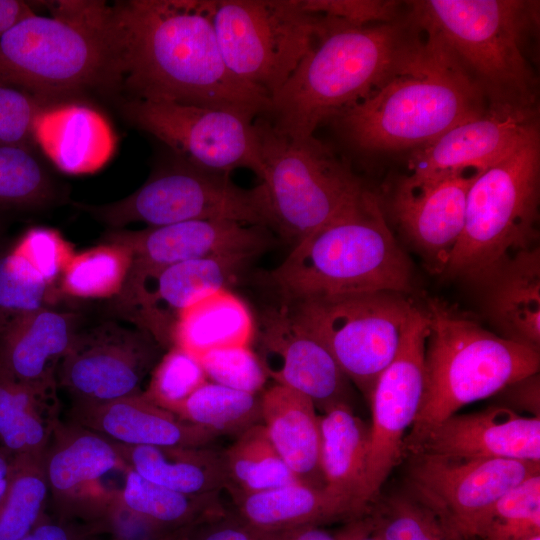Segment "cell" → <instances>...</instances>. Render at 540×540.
I'll use <instances>...</instances> for the list:
<instances>
[{
  "instance_id": "8",
  "label": "cell",
  "mask_w": 540,
  "mask_h": 540,
  "mask_svg": "<svg viewBox=\"0 0 540 540\" xmlns=\"http://www.w3.org/2000/svg\"><path fill=\"white\" fill-rule=\"evenodd\" d=\"M539 180V133L478 171L445 273L483 286L510 256L536 245Z\"/></svg>"
},
{
  "instance_id": "43",
  "label": "cell",
  "mask_w": 540,
  "mask_h": 540,
  "mask_svg": "<svg viewBox=\"0 0 540 540\" xmlns=\"http://www.w3.org/2000/svg\"><path fill=\"white\" fill-rule=\"evenodd\" d=\"M200 361L185 350L173 346L159 359L151 372L142 396L175 415L183 402L207 382Z\"/></svg>"
},
{
  "instance_id": "26",
  "label": "cell",
  "mask_w": 540,
  "mask_h": 540,
  "mask_svg": "<svg viewBox=\"0 0 540 540\" xmlns=\"http://www.w3.org/2000/svg\"><path fill=\"white\" fill-rule=\"evenodd\" d=\"M35 146L61 172L91 174L112 157L116 137L107 119L96 109L68 101L47 105L33 129Z\"/></svg>"
},
{
  "instance_id": "46",
  "label": "cell",
  "mask_w": 540,
  "mask_h": 540,
  "mask_svg": "<svg viewBox=\"0 0 540 540\" xmlns=\"http://www.w3.org/2000/svg\"><path fill=\"white\" fill-rule=\"evenodd\" d=\"M45 106L27 91L0 81V146L36 148L34 123Z\"/></svg>"
},
{
  "instance_id": "21",
  "label": "cell",
  "mask_w": 540,
  "mask_h": 540,
  "mask_svg": "<svg viewBox=\"0 0 540 540\" xmlns=\"http://www.w3.org/2000/svg\"><path fill=\"white\" fill-rule=\"evenodd\" d=\"M537 133L536 106L489 105L476 118L417 148L408 161L409 174L433 177L481 171Z\"/></svg>"
},
{
  "instance_id": "1",
  "label": "cell",
  "mask_w": 540,
  "mask_h": 540,
  "mask_svg": "<svg viewBox=\"0 0 540 540\" xmlns=\"http://www.w3.org/2000/svg\"><path fill=\"white\" fill-rule=\"evenodd\" d=\"M213 0H127L111 5L121 87L130 99L222 109L255 120L270 100L222 57Z\"/></svg>"
},
{
  "instance_id": "48",
  "label": "cell",
  "mask_w": 540,
  "mask_h": 540,
  "mask_svg": "<svg viewBox=\"0 0 540 540\" xmlns=\"http://www.w3.org/2000/svg\"><path fill=\"white\" fill-rule=\"evenodd\" d=\"M258 531L244 522L233 510L207 521L189 534L187 540H257Z\"/></svg>"
},
{
  "instance_id": "47",
  "label": "cell",
  "mask_w": 540,
  "mask_h": 540,
  "mask_svg": "<svg viewBox=\"0 0 540 540\" xmlns=\"http://www.w3.org/2000/svg\"><path fill=\"white\" fill-rule=\"evenodd\" d=\"M305 10L355 27L399 19L398 1L391 0H301Z\"/></svg>"
},
{
  "instance_id": "6",
  "label": "cell",
  "mask_w": 540,
  "mask_h": 540,
  "mask_svg": "<svg viewBox=\"0 0 540 540\" xmlns=\"http://www.w3.org/2000/svg\"><path fill=\"white\" fill-rule=\"evenodd\" d=\"M425 388L405 449L463 406L496 395L539 372L540 351L495 334L446 302L431 298Z\"/></svg>"
},
{
  "instance_id": "23",
  "label": "cell",
  "mask_w": 540,
  "mask_h": 540,
  "mask_svg": "<svg viewBox=\"0 0 540 540\" xmlns=\"http://www.w3.org/2000/svg\"><path fill=\"white\" fill-rule=\"evenodd\" d=\"M252 259L217 256L169 266L145 286L124 318L151 335L160 347L169 349L181 312L213 292L228 289Z\"/></svg>"
},
{
  "instance_id": "53",
  "label": "cell",
  "mask_w": 540,
  "mask_h": 540,
  "mask_svg": "<svg viewBox=\"0 0 540 540\" xmlns=\"http://www.w3.org/2000/svg\"><path fill=\"white\" fill-rule=\"evenodd\" d=\"M351 531L349 540H379L372 533V525L368 512L350 521Z\"/></svg>"
},
{
  "instance_id": "4",
  "label": "cell",
  "mask_w": 540,
  "mask_h": 540,
  "mask_svg": "<svg viewBox=\"0 0 540 540\" xmlns=\"http://www.w3.org/2000/svg\"><path fill=\"white\" fill-rule=\"evenodd\" d=\"M51 16L34 14L0 37V81L19 87L45 105L80 93L121 87L104 1H48Z\"/></svg>"
},
{
  "instance_id": "49",
  "label": "cell",
  "mask_w": 540,
  "mask_h": 540,
  "mask_svg": "<svg viewBox=\"0 0 540 540\" xmlns=\"http://www.w3.org/2000/svg\"><path fill=\"white\" fill-rule=\"evenodd\" d=\"M496 395L500 405L516 412H528L540 417V375L538 373L523 377L503 388Z\"/></svg>"
},
{
  "instance_id": "28",
  "label": "cell",
  "mask_w": 540,
  "mask_h": 540,
  "mask_svg": "<svg viewBox=\"0 0 540 540\" xmlns=\"http://www.w3.org/2000/svg\"><path fill=\"white\" fill-rule=\"evenodd\" d=\"M260 398L261 423L284 463L298 481L325 487L320 469L319 415L312 400L276 383Z\"/></svg>"
},
{
  "instance_id": "42",
  "label": "cell",
  "mask_w": 540,
  "mask_h": 540,
  "mask_svg": "<svg viewBox=\"0 0 540 540\" xmlns=\"http://www.w3.org/2000/svg\"><path fill=\"white\" fill-rule=\"evenodd\" d=\"M57 294L12 247L0 249V330L17 318L48 307Z\"/></svg>"
},
{
  "instance_id": "56",
  "label": "cell",
  "mask_w": 540,
  "mask_h": 540,
  "mask_svg": "<svg viewBox=\"0 0 540 540\" xmlns=\"http://www.w3.org/2000/svg\"><path fill=\"white\" fill-rule=\"evenodd\" d=\"M110 540H112V539H110Z\"/></svg>"
},
{
  "instance_id": "18",
  "label": "cell",
  "mask_w": 540,
  "mask_h": 540,
  "mask_svg": "<svg viewBox=\"0 0 540 540\" xmlns=\"http://www.w3.org/2000/svg\"><path fill=\"white\" fill-rule=\"evenodd\" d=\"M43 465L56 519L82 520L90 527L104 516L117 490L102 485V478L126 469L111 440L60 420L43 454Z\"/></svg>"
},
{
  "instance_id": "40",
  "label": "cell",
  "mask_w": 540,
  "mask_h": 540,
  "mask_svg": "<svg viewBox=\"0 0 540 540\" xmlns=\"http://www.w3.org/2000/svg\"><path fill=\"white\" fill-rule=\"evenodd\" d=\"M57 197L55 182L34 148L0 146V207L38 209Z\"/></svg>"
},
{
  "instance_id": "12",
  "label": "cell",
  "mask_w": 540,
  "mask_h": 540,
  "mask_svg": "<svg viewBox=\"0 0 540 540\" xmlns=\"http://www.w3.org/2000/svg\"><path fill=\"white\" fill-rule=\"evenodd\" d=\"M280 306L328 347L369 401L379 376L397 354L415 305L405 294L373 291Z\"/></svg>"
},
{
  "instance_id": "44",
  "label": "cell",
  "mask_w": 540,
  "mask_h": 540,
  "mask_svg": "<svg viewBox=\"0 0 540 540\" xmlns=\"http://www.w3.org/2000/svg\"><path fill=\"white\" fill-rule=\"evenodd\" d=\"M198 360L208 381L232 389L259 394L268 376L249 345L210 350Z\"/></svg>"
},
{
  "instance_id": "35",
  "label": "cell",
  "mask_w": 540,
  "mask_h": 540,
  "mask_svg": "<svg viewBox=\"0 0 540 540\" xmlns=\"http://www.w3.org/2000/svg\"><path fill=\"white\" fill-rule=\"evenodd\" d=\"M221 461L224 489L231 498L298 481L273 447L262 423L238 435L221 451Z\"/></svg>"
},
{
  "instance_id": "45",
  "label": "cell",
  "mask_w": 540,
  "mask_h": 540,
  "mask_svg": "<svg viewBox=\"0 0 540 540\" xmlns=\"http://www.w3.org/2000/svg\"><path fill=\"white\" fill-rule=\"evenodd\" d=\"M12 248L58 292L56 284L75 254L72 244L58 230L48 227L30 228Z\"/></svg>"
},
{
  "instance_id": "33",
  "label": "cell",
  "mask_w": 540,
  "mask_h": 540,
  "mask_svg": "<svg viewBox=\"0 0 540 540\" xmlns=\"http://www.w3.org/2000/svg\"><path fill=\"white\" fill-rule=\"evenodd\" d=\"M56 389L19 382L0 370V446L42 456L59 421Z\"/></svg>"
},
{
  "instance_id": "3",
  "label": "cell",
  "mask_w": 540,
  "mask_h": 540,
  "mask_svg": "<svg viewBox=\"0 0 540 540\" xmlns=\"http://www.w3.org/2000/svg\"><path fill=\"white\" fill-rule=\"evenodd\" d=\"M407 19L363 27L322 16L312 46L263 118L276 132L303 138L378 88L420 35Z\"/></svg>"
},
{
  "instance_id": "34",
  "label": "cell",
  "mask_w": 540,
  "mask_h": 540,
  "mask_svg": "<svg viewBox=\"0 0 540 540\" xmlns=\"http://www.w3.org/2000/svg\"><path fill=\"white\" fill-rule=\"evenodd\" d=\"M118 501L129 511L169 530L192 531L224 515L220 492L187 494L155 484L126 467Z\"/></svg>"
},
{
  "instance_id": "13",
  "label": "cell",
  "mask_w": 540,
  "mask_h": 540,
  "mask_svg": "<svg viewBox=\"0 0 540 540\" xmlns=\"http://www.w3.org/2000/svg\"><path fill=\"white\" fill-rule=\"evenodd\" d=\"M120 109L133 126L197 167L226 174L244 168L263 178L258 136L250 118L222 109L130 98Z\"/></svg>"
},
{
  "instance_id": "51",
  "label": "cell",
  "mask_w": 540,
  "mask_h": 540,
  "mask_svg": "<svg viewBox=\"0 0 540 540\" xmlns=\"http://www.w3.org/2000/svg\"><path fill=\"white\" fill-rule=\"evenodd\" d=\"M350 531V521L335 532L324 529L320 525H303L278 530L258 531L257 540H349Z\"/></svg>"
},
{
  "instance_id": "9",
  "label": "cell",
  "mask_w": 540,
  "mask_h": 540,
  "mask_svg": "<svg viewBox=\"0 0 540 540\" xmlns=\"http://www.w3.org/2000/svg\"><path fill=\"white\" fill-rule=\"evenodd\" d=\"M271 229L294 246L351 208L367 189L315 135L280 134L254 120Z\"/></svg>"
},
{
  "instance_id": "25",
  "label": "cell",
  "mask_w": 540,
  "mask_h": 540,
  "mask_svg": "<svg viewBox=\"0 0 540 540\" xmlns=\"http://www.w3.org/2000/svg\"><path fill=\"white\" fill-rule=\"evenodd\" d=\"M78 316L44 307L0 330V370L43 389L57 388L58 367L78 330Z\"/></svg>"
},
{
  "instance_id": "24",
  "label": "cell",
  "mask_w": 540,
  "mask_h": 540,
  "mask_svg": "<svg viewBox=\"0 0 540 540\" xmlns=\"http://www.w3.org/2000/svg\"><path fill=\"white\" fill-rule=\"evenodd\" d=\"M68 416L70 422L129 446L207 447L216 438L142 394L101 403L72 402Z\"/></svg>"
},
{
  "instance_id": "7",
  "label": "cell",
  "mask_w": 540,
  "mask_h": 540,
  "mask_svg": "<svg viewBox=\"0 0 540 540\" xmlns=\"http://www.w3.org/2000/svg\"><path fill=\"white\" fill-rule=\"evenodd\" d=\"M410 6L414 23L446 42L489 105L536 106V78L523 50L536 2L422 0Z\"/></svg>"
},
{
  "instance_id": "41",
  "label": "cell",
  "mask_w": 540,
  "mask_h": 540,
  "mask_svg": "<svg viewBox=\"0 0 540 540\" xmlns=\"http://www.w3.org/2000/svg\"><path fill=\"white\" fill-rule=\"evenodd\" d=\"M540 536V474L515 486L489 510L477 537L481 540H531Z\"/></svg>"
},
{
  "instance_id": "55",
  "label": "cell",
  "mask_w": 540,
  "mask_h": 540,
  "mask_svg": "<svg viewBox=\"0 0 540 540\" xmlns=\"http://www.w3.org/2000/svg\"><path fill=\"white\" fill-rule=\"evenodd\" d=\"M531 540H540V536H537V537H535V538H533Z\"/></svg>"
},
{
  "instance_id": "2",
  "label": "cell",
  "mask_w": 540,
  "mask_h": 540,
  "mask_svg": "<svg viewBox=\"0 0 540 540\" xmlns=\"http://www.w3.org/2000/svg\"><path fill=\"white\" fill-rule=\"evenodd\" d=\"M488 106L446 42L421 30L378 88L328 122L351 149L368 154L423 147Z\"/></svg>"
},
{
  "instance_id": "5",
  "label": "cell",
  "mask_w": 540,
  "mask_h": 540,
  "mask_svg": "<svg viewBox=\"0 0 540 540\" xmlns=\"http://www.w3.org/2000/svg\"><path fill=\"white\" fill-rule=\"evenodd\" d=\"M268 278L281 304L373 291L407 295L413 285L410 260L368 189L346 212L296 244Z\"/></svg>"
},
{
  "instance_id": "29",
  "label": "cell",
  "mask_w": 540,
  "mask_h": 540,
  "mask_svg": "<svg viewBox=\"0 0 540 540\" xmlns=\"http://www.w3.org/2000/svg\"><path fill=\"white\" fill-rule=\"evenodd\" d=\"M232 500L233 511L258 531L303 525L321 526L337 520L348 522L365 515L351 502L326 487H315L300 481Z\"/></svg>"
},
{
  "instance_id": "17",
  "label": "cell",
  "mask_w": 540,
  "mask_h": 540,
  "mask_svg": "<svg viewBox=\"0 0 540 540\" xmlns=\"http://www.w3.org/2000/svg\"><path fill=\"white\" fill-rule=\"evenodd\" d=\"M410 455L406 484L439 508L467 540L477 537L500 497L540 474V462Z\"/></svg>"
},
{
  "instance_id": "15",
  "label": "cell",
  "mask_w": 540,
  "mask_h": 540,
  "mask_svg": "<svg viewBox=\"0 0 540 540\" xmlns=\"http://www.w3.org/2000/svg\"><path fill=\"white\" fill-rule=\"evenodd\" d=\"M427 336V314L414 306L397 354L379 376L369 399L372 420L363 496L368 507L405 456L406 432L414 423L424 394Z\"/></svg>"
},
{
  "instance_id": "37",
  "label": "cell",
  "mask_w": 540,
  "mask_h": 540,
  "mask_svg": "<svg viewBox=\"0 0 540 540\" xmlns=\"http://www.w3.org/2000/svg\"><path fill=\"white\" fill-rule=\"evenodd\" d=\"M175 416L216 437L238 436L261 423V398L207 381L183 402Z\"/></svg>"
},
{
  "instance_id": "30",
  "label": "cell",
  "mask_w": 540,
  "mask_h": 540,
  "mask_svg": "<svg viewBox=\"0 0 540 540\" xmlns=\"http://www.w3.org/2000/svg\"><path fill=\"white\" fill-rule=\"evenodd\" d=\"M320 469L325 487L348 500L362 514L370 450V424L352 410L350 404H337L319 416Z\"/></svg>"
},
{
  "instance_id": "52",
  "label": "cell",
  "mask_w": 540,
  "mask_h": 540,
  "mask_svg": "<svg viewBox=\"0 0 540 540\" xmlns=\"http://www.w3.org/2000/svg\"><path fill=\"white\" fill-rule=\"evenodd\" d=\"M35 14L31 5L19 0H0V37Z\"/></svg>"
},
{
  "instance_id": "54",
  "label": "cell",
  "mask_w": 540,
  "mask_h": 540,
  "mask_svg": "<svg viewBox=\"0 0 540 540\" xmlns=\"http://www.w3.org/2000/svg\"><path fill=\"white\" fill-rule=\"evenodd\" d=\"M13 456L0 446V504L8 487Z\"/></svg>"
},
{
  "instance_id": "22",
  "label": "cell",
  "mask_w": 540,
  "mask_h": 540,
  "mask_svg": "<svg viewBox=\"0 0 540 540\" xmlns=\"http://www.w3.org/2000/svg\"><path fill=\"white\" fill-rule=\"evenodd\" d=\"M464 459L540 462V417H524L503 406L446 418L405 449Z\"/></svg>"
},
{
  "instance_id": "36",
  "label": "cell",
  "mask_w": 540,
  "mask_h": 540,
  "mask_svg": "<svg viewBox=\"0 0 540 540\" xmlns=\"http://www.w3.org/2000/svg\"><path fill=\"white\" fill-rule=\"evenodd\" d=\"M374 503L368 514L379 540H467L439 508L407 484Z\"/></svg>"
},
{
  "instance_id": "39",
  "label": "cell",
  "mask_w": 540,
  "mask_h": 540,
  "mask_svg": "<svg viewBox=\"0 0 540 540\" xmlns=\"http://www.w3.org/2000/svg\"><path fill=\"white\" fill-rule=\"evenodd\" d=\"M130 250L107 242L76 253L58 283V293L75 298H114L126 280Z\"/></svg>"
},
{
  "instance_id": "27",
  "label": "cell",
  "mask_w": 540,
  "mask_h": 540,
  "mask_svg": "<svg viewBox=\"0 0 540 540\" xmlns=\"http://www.w3.org/2000/svg\"><path fill=\"white\" fill-rule=\"evenodd\" d=\"M484 311L504 338L540 351V249L510 256L483 285Z\"/></svg>"
},
{
  "instance_id": "14",
  "label": "cell",
  "mask_w": 540,
  "mask_h": 540,
  "mask_svg": "<svg viewBox=\"0 0 540 540\" xmlns=\"http://www.w3.org/2000/svg\"><path fill=\"white\" fill-rule=\"evenodd\" d=\"M104 241L126 246L130 268L113 308L125 315L145 286L163 269L174 264L217 256H249L270 244L268 228L225 220H192L130 231H110Z\"/></svg>"
},
{
  "instance_id": "38",
  "label": "cell",
  "mask_w": 540,
  "mask_h": 540,
  "mask_svg": "<svg viewBox=\"0 0 540 540\" xmlns=\"http://www.w3.org/2000/svg\"><path fill=\"white\" fill-rule=\"evenodd\" d=\"M49 487L43 455H14L0 504V540H19L46 515Z\"/></svg>"
},
{
  "instance_id": "19",
  "label": "cell",
  "mask_w": 540,
  "mask_h": 540,
  "mask_svg": "<svg viewBox=\"0 0 540 540\" xmlns=\"http://www.w3.org/2000/svg\"><path fill=\"white\" fill-rule=\"evenodd\" d=\"M477 173L408 174L394 190V220L432 273L446 271L464 227L467 194Z\"/></svg>"
},
{
  "instance_id": "32",
  "label": "cell",
  "mask_w": 540,
  "mask_h": 540,
  "mask_svg": "<svg viewBox=\"0 0 540 540\" xmlns=\"http://www.w3.org/2000/svg\"><path fill=\"white\" fill-rule=\"evenodd\" d=\"M254 332V321L244 301L221 289L181 312L172 332V347L198 359L213 349L249 345Z\"/></svg>"
},
{
  "instance_id": "20",
  "label": "cell",
  "mask_w": 540,
  "mask_h": 540,
  "mask_svg": "<svg viewBox=\"0 0 540 540\" xmlns=\"http://www.w3.org/2000/svg\"><path fill=\"white\" fill-rule=\"evenodd\" d=\"M258 349L268 378L303 393L322 413L337 404H350V381L331 351L282 306L264 313Z\"/></svg>"
},
{
  "instance_id": "11",
  "label": "cell",
  "mask_w": 540,
  "mask_h": 540,
  "mask_svg": "<svg viewBox=\"0 0 540 540\" xmlns=\"http://www.w3.org/2000/svg\"><path fill=\"white\" fill-rule=\"evenodd\" d=\"M213 25L230 72L267 99L308 52L322 16L301 0H213Z\"/></svg>"
},
{
  "instance_id": "10",
  "label": "cell",
  "mask_w": 540,
  "mask_h": 540,
  "mask_svg": "<svg viewBox=\"0 0 540 540\" xmlns=\"http://www.w3.org/2000/svg\"><path fill=\"white\" fill-rule=\"evenodd\" d=\"M167 158L130 195L102 205L75 204L98 221L121 229L192 220H225L271 229L263 184L236 185L230 174L197 167L168 150Z\"/></svg>"
},
{
  "instance_id": "50",
  "label": "cell",
  "mask_w": 540,
  "mask_h": 540,
  "mask_svg": "<svg viewBox=\"0 0 540 540\" xmlns=\"http://www.w3.org/2000/svg\"><path fill=\"white\" fill-rule=\"evenodd\" d=\"M93 535L94 532L86 524L51 519L46 514L29 533L19 540H91Z\"/></svg>"
},
{
  "instance_id": "16",
  "label": "cell",
  "mask_w": 540,
  "mask_h": 540,
  "mask_svg": "<svg viewBox=\"0 0 540 540\" xmlns=\"http://www.w3.org/2000/svg\"><path fill=\"white\" fill-rule=\"evenodd\" d=\"M159 344L142 329L105 322L78 331L57 371L72 402L101 403L141 394L159 361Z\"/></svg>"
},
{
  "instance_id": "31",
  "label": "cell",
  "mask_w": 540,
  "mask_h": 540,
  "mask_svg": "<svg viewBox=\"0 0 540 540\" xmlns=\"http://www.w3.org/2000/svg\"><path fill=\"white\" fill-rule=\"evenodd\" d=\"M112 442L126 467L155 484L187 494L224 489L221 452L208 446H129Z\"/></svg>"
}]
</instances>
